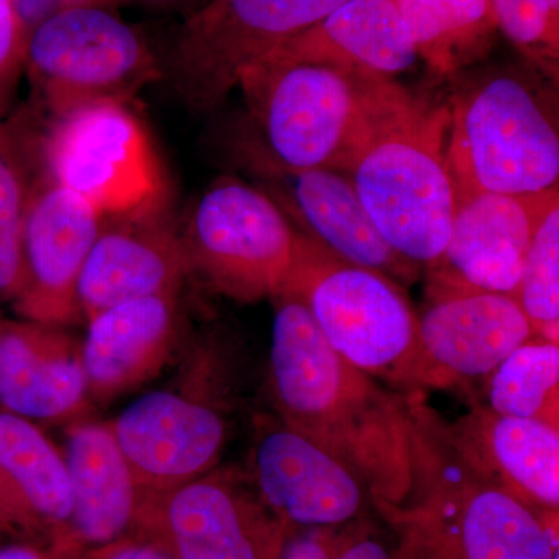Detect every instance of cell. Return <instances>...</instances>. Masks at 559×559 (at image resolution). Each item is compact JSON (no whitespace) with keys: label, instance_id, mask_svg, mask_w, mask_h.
<instances>
[{"label":"cell","instance_id":"d6986e66","mask_svg":"<svg viewBox=\"0 0 559 559\" xmlns=\"http://www.w3.org/2000/svg\"><path fill=\"white\" fill-rule=\"evenodd\" d=\"M270 55L373 80H393L418 61L414 40L393 0H345Z\"/></svg>","mask_w":559,"mask_h":559},{"label":"cell","instance_id":"7402d4cb","mask_svg":"<svg viewBox=\"0 0 559 559\" xmlns=\"http://www.w3.org/2000/svg\"><path fill=\"white\" fill-rule=\"evenodd\" d=\"M176 323V293L124 301L90 319L81 348L90 393L110 399L145 380L170 347Z\"/></svg>","mask_w":559,"mask_h":559},{"label":"cell","instance_id":"8fae6325","mask_svg":"<svg viewBox=\"0 0 559 559\" xmlns=\"http://www.w3.org/2000/svg\"><path fill=\"white\" fill-rule=\"evenodd\" d=\"M142 503L160 536L162 549L176 559H280L289 527L260 496L227 474L162 492Z\"/></svg>","mask_w":559,"mask_h":559},{"label":"cell","instance_id":"8d00e7d4","mask_svg":"<svg viewBox=\"0 0 559 559\" xmlns=\"http://www.w3.org/2000/svg\"><path fill=\"white\" fill-rule=\"evenodd\" d=\"M119 2H139L148 3V5H180V3L200 2V5H202L205 0H119Z\"/></svg>","mask_w":559,"mask_h":559},{"label":"cell","instance_id":"d6a6232c","mask_svg":"<svg viewBox=\"0 0 559 559\" xmlns=\"http://www.w3.org/2000/svg\"><path fill=\"white\" fill-rule=\"evenodd\" d=\"M100 559H176L156 544H124L106 551Z\"/></svg>","mask_w":559,"mask_h":559},{"label":"cell","instance_id":"9a60e30c","mask_svg":"<svg viewBox=\"0 0 559 559\" xmlns=\"http://www.w3.org/2000/svg\"><path fill=\"white\" fill-rule=\"evenodd\" d=\"M253 480L264 506L289 530L342 527L371 502L344 463L286 425L260 437Z\"/></svg>","mask_w":559,"mask_h":559},{"label":"cell","instance_id":"277c9868","mask_svg":"<svg viewBox=\"0 0 559 559\" xmlns=\"http://www.w3.org/2000/svg\"><path fill=\"white\" fill-rule=\"evenodd\" d=\"M535 83L499 70L452 100L447 159L457 193L536 197L558 189V123Z\"/></svg>","mask_w":559,"mask_h":559},{"label":"cell","instance_id":"7c38bea8","mask_svg":"<svg viewBox=\"0 0 559 559\" xmlns=\"http://www.w3.org/2000/svg\"><path fill=\"white\" fill-rule=\"evenodd\" d=\"M103 215L90 201L40 173L33 179L24 230V282L17 299L33 322H64L79 312L76 283Z\"/></svg>","mask_w":559,"mask_h":559},{"label":"cell","instance_id":"7a4b0ae2","mask_svg":"<svg viewBox=\"0 0 559 559\" xmlns=\"http://www.w3.org/2000/svg\"><path fill=\"white\" fill-rule=\"evenodd\" d=\"M450 108L393 80H366V128L347 175L385 242L433 266L450 240L457 190L447 159Z\"/></svg>","mask_w":559,"mask_h":559},{"label":"cell","instance_id":"52a82bcc","mask_svg":"<svg viewBox=\"0 0 559 559\" xmlns=\"http://www.w3.org/2000/svg\"><path fill=\"white\" fill-rule=\"evenodd\" d=\"M345 0H205L173 33L162 75L194 112H212L246 68L318 24Z\"/></svg>","mask_w":559,"mask_h":559},{"label":"cell","instance_id":"f546056e","mask_svg":"<svg viewBox=\"0 0 559 559\" xmlns=\"http://www.w3.org/2000/svg\"><path fill=\"white\" fill-rule=\"evenodd\" d=\"M25 36L11 0H0V120L24 73Z\"/></svg>","mask_w":559,"mask_h":559},{"label":"cell","instance_id":"4fadbf2b","mask_svg":"<svg viewBox=\"0 0 559 559\" xmlns=\"http://www.w3.org/2000/svg\"><path fill=\"white\" fill-rule=\"evenodd\" d=\"M110 429L146 495L205 476L226 443V423L218 412L168 390L132 401Z\"/></svg>","mask_w":559,"mask_h":559},{"label":"cell","instance_id":"836d02e7","mask_svg":"<svg viewBox=\"0 0 559 559\" xmlns=\"http://www.w3.org/2000/svg\"><path fill=\"white\" fill-rule=\"evenodd\" d=\"M62 10L80 9V7H108V9H116L120 5L119 0H58Z\"/></svg>","mask_w":559,"mask_h":559},{"label":"cell","instance_id":"e0dca14e","mask_svg":"<svg viewBox=\"0 0 559 559\" xmlns=\"http://www.w3.org/2000/svg\"><path fill=\"white\" fill-rule=\"evenodd\" d=\"M160 213L103 221L76 283V308L87 320L124 301L178 293L189 261Z\"/></svg>","mask_w":559,"mask_h":559},{"label":"cell","instance_id":"9c48e42d","mask_svg":"<svg viewBox=\"0 0 559 559\" xmlns=\"http://www.w3.org/2000/svg\"><path fill=\"white\" fill-rule=\"evenodd\" d=\"M24 72L50 114L128 103L162 76L145 33L108 7L62 10L27 36Z\"/></svg>","mask_w":559,"mask_h":559},{"label":"cell","instance_id":"e575fe53","mask_svg":"<svg viewBox=\"0 0 559 559\" xmlns=\"http://www.w3.org/2000/svg\"><path fill=\"white\" fill-rule=\"evenodd\" d=\"M0 559H47L39 551L28 549V547H7L0 549Z\"/></svg>","mask_w":559,"mask_h":559},{"label":"cell","instance_id":"8992f818","mask_svg":"<svg viewBox=\"0 0 559 559\" xmlns=\"http://www.w3.org/2000/svg\"><path fill=\"white\" fill-rule=\"evenodd\" d=\"M282 290L304 301L330 347L356 369L374 380L425 384L417 314L388 275L304 237Z\"/></svg>","mask_w":559,"mask_h":559},{"label":"cell","instance_id":"44dd1931","mask_svg":"<svg viewBox=\"0 0 559 559\" xmlns=\"http://www.w3.org/2000/svg\"><path fill=\"white\" fill-rule=\"evenodd\" d=\"M451 440L469 462L539 510L559 507L558 426L538 418L474 412Z\"/></svg>","mask_w":559,"mask_h":559},{"label":"cell","instance_id":"30bf717a","mask_svg":"<svg viewBox=\"0 0 559 559\" xmlns=\"http://www.w3.org/2000/svg\"><path fill=\"white\" fill-rule=\"evenodd\" d=\"M180 240L189 270L231 299L255 301L285 288L304 235L266 191L224 178L191 209Z\"/></svg>","mask_w":559,"mask_h":559},{"label":"cell","instance_id":"ba28073f","mask_svg":"<svg viewBox=\"0 0 559 559\" xmlns=\"http://www.w3.org/2000/svg\"><path fill=\"white\" fill-rule=\"evenodd\" d=\"M39 157L43 175L90 201L103 218L164 209L159 160L128 103L94 102L50 114Z\"/></svg>","mask_w":559,"mask_h":559},{"label":"cell","instance_id":"4316f807","mask_svg":"<svg viewBox=\"0 0 559 559\" xmlns=\"http://www.w3.org/2000/svg\"><path fill=\"white\" fill-rule=\"evenodd\" d=\"M514 299L527 316L535 336L558 342L559 329V198L558 189L547 191L540 202L538 218L520 286Z\"/></svg>","mask_w":559,"mask_h":559},{"label":"cell","instance_id":"484cf974","mask_svg":"<svg viewBox=\"0 0 559 559\" xmlns=\"http://www.w3.org/2000/svg\"><path fill=\"white\" fill-rule=\"evenodd\" d=\"M559 345L532 337L489 373V411L558 426Z\"/></svg>","mask_w":559,"mask_h":559},{"label":"cell","instance_id":"ac0fdd59","mask_svg":"<svg viewBox=\"0 0 559 559\" xmlns=\"http://www.w3.org/2000/svg\"><path fill=\"white\" fill-rule=\"evenodd\" d=\"M425 384L487 377L535 331L521 305L507 294L441 293L418 319Z\"/></svg>","mask_w":559,"mask_h":559},{"label":"cell","instance_id":"1f68e13d","mask_svg":"<svg viewBox=\"0 0 559 559\" xmlns=\"http://www.w3.org/2000/svg\"><path fill=\"white\" fill-rule=\"evenodd\" d=\"M336 559H396L388 547L373 538L367 528L353 527L342 530Z\"/></svg>","mask_w":559,"mask_h":559},{"label":"cell","instance_id":"f1b7e54d","mask_svg":"<svg viewBox=\"0 0 559 559\" xmlns=\"http://www.w3.org/2000/svg\"><path fill=\"white\" fill-rule=\"evenodd\" d=\"M498 32L536 72L558 79L559 0H491Z\"/></svg>","mask_w":559,"mask_h":559},{"label":"cell","instance_id":"83f0119b","mask_svg":"<svg viewBox=\"0 0 559 559\" xmlns=\"http://www.w3.org/2000/svg\"><path fill=\"white\" fill-rule=\"evenodd\" d=\"M28 150L0 120V297L16 300L24 282L22 230L32 189Z\"/></svg>","mask_w":559,"mask_h":559},{"label":"cell","instance_id":"6da1fadb","mask_svg":"<svg viewBox=\"0 0 559 559\" xmlns=\"http://www.w3.org/2000/svg\"><path fill=\"white\" fill-rule=\"evenodd\" d=\"M272 299L271 382L283 425L344 463L378 510L403 507L417 465L415 404L341 358L296 294Z\"/></svg>","mask_w":559,"mask_h":559},{"label":"cell","instance_id":"2e32d148","mask_svg":"<svg viewBox=\"0 0 559 559\" xmlns=\"http://www.w3.org/2000/svg\"><path fill=\"white\" fill-rule=\"evenodd\" d=\"M546 193H457L450 240L432 266L439 294L485 290L514 299Z\"/></svg>","mask_w":559,"mask_h":559},{"label":"cell","instance_id":"cb8c5ba5","mask_svg":"<svg viewBox=\"0 0 559 559\" xmlns=\"http://www.w3.org/2000/svg\"><path fill=\"white\" fill-rule=\"evenodd\" d=\"M0 492L49 524L69 527L73 492L68 465L31 419L0 412Z\"/></svg>","mask_w":559,"mask_h":559},{"label":"cell","instance_id":"4dcf8cb0","mask_svg":"<svg viewBox=\"0 0 559 559\" xmlns=\"http://www.w3.org/2000/svg\"><path fill=\"white\" fill-rule=\"evenodd\" d=\"M340 527L290 528L280 559H336Z\"/></svg>","mask_w":559,"mask_h":559},{"label":"cell","instance_id":"3957f363","mask_svg":"<svg viewBox=\"0 0 559 559\" xmlns=\"http://www.w3.org/2000/svg\"><path fill=\"white\" fill-rule=\"evenodd\" d=\"M417 465L411 498L381 513L403 544L441 559H554L558 510H539L489 477L448 430L417 407Z\"/></svg>","mask_w":559,"mask_h":559},{"label":"cell","instance_id":"ffe728a7","mask_svg":"<svg viewBox=\"0 0 559 559\" xmlns=\"http://www.w3.org/2000/svg\"><path fill=\"white\" fill-rule=\"evenodd\" d=\"M90 395L81 352L46 323L0 322V406L31 421L75 415Z\"/></svg>","mask_w":559,"mask_h":559},{"label":"cell","instance_id":"5b68a950","mask_svg":"<svg viewBox=\"0 0 559 559\" xmlns=\"http://www.w3.org/2000/svg\"><path fill=\"white\" fill-rule=\"evenodd\" d=\"M366 80L274 55L253 62L237 86L255 132L245 156L348 173L366 128Z\"/></svg>","mask_w":559,"mask_h":559},{"label":"cell","instance_id":"603a6c76","mask_svg":"<svg viewBox=\"0 0 559 559\" xmlns=\"http://www.w3.org/2000/svg\"><path fill=\"white\" fill-rule=\"evenodd\" d=\"M73 492L69 528L91 546H110L140 514V488L110 426L79 423L68 432Z\"/></svg>","mask_w":559,"mask_h":559},{"label":"cell","instance_id":"d4e9b609","mask_svg":"<svg viewBox=\"0 0 559 559\" xmlns=\"http://www.w3.org/2000/svg\"><path fill=\"white\" fill-rule=\"evenodd\" d=\"M418 60L436 75L451 76L487 57L498 25L491 0H393Z\"/></svg>","mask_w":559,"mask_h":559},{"label":"cell","instance_id":"5bb4252c","mask_svg":"<svg viewBox=\"0 0 559 559\" xmlns=\"http://www.w3.org/2000/svg\"><path fill=\"white\" fill-rule=\"evenodd\" d=\"M290 224L334 257L382 275L411 278L417 264L390 248L371 223L347 173L330 168L289 170L245 156Z\"/></svg>","mask_w":559,"mask_h":559},{"label":"cell","instance_id":"d590c367","mask_svg":"<svg viewBox=\"0 0 559 559\" xmlns=\"http://www.w3.org/2000/svg\"><path fill=\"white\" fill-rule=\"evenodd\" d=\"M396 559H441L436 557V555H430L428 551H423L419 549H415V547L406 546L403 544L399 554H396Z\"/></svg>","mask_w":559,"mask_h":559}]
</instances>
